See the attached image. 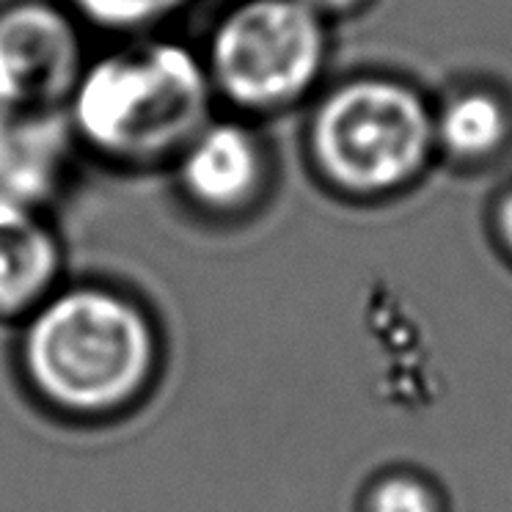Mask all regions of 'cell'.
I'll list each match as a JSON object with an SVG mask.
<instances>
[{
    "instance_id": "obj_4",
    "label": "cell",
    "mask_w": 512,
    "mask_h": 512,
    "mask_svg": "<svg viewBox=\"0 0 512 512\" xmlns=\"http://www.w3.org/2000/svg\"><path fill=\"white\" fill-rule=\"evenodd\" d=\"M215 100L237 116H279L309 102L331 58V23L303 0H237L201 50Z\"/></svg>"
},
{
    "instance_id": "obj_12",
    "label": "cell",
    "mask_w": 512,
    "mask_h": 512,
    "mask_svg": "<svg viewBox=\"0 0 512 512\" xmlns=\"http://www.w3.org/2000/svg\"><path fill=\"white\" fill-rule=\"evenodd\" d=\"M490 229H493V237H496L499 248L512 262V182H507L499 190V196L493 199V207H490Z\"/></svg>"
},
{
    "instance_id": "obj_10",
    "label": "cell",
    "mask_w": 512,
    "mask_h": 512,
    "mask_svg": "<svg viewBox=\"0 0 512 512\" xmlns=\"http://www.w3.org/2000/svg\"><path fill=\"white\" fill-rule=\"evenodd\" d=\"M361 512H444V496L419 471L391 468L369 482Z\"/></svg>"
},
{
    "instance_id": "obj_6",
    "label": "cell",
    "mask_w": 512,
    "mask_h": 512,
    "mask_svg": "<svg viewBox=\"0 0 512 512\" xmlns=\"http://www.w3.org/2000/svg\"><path fill=\"white\" fill-rule=\"evenodd\" d=\"M179 193L210 218H240L268 193L270 149L243 116H226L201 127L174 160Z\"/></svg>"
},
{
    "instance_id": "obj_5",
    "label": "cell",
    "mask_w": 512,
    "mask_h": 512,
    "mask_svg": "<svg viewBox=\"0 0 512 512\" xmlns=\"http://www.w3.org/2000/svg\"><path fill=\"white\" fill-rule=\"evenodd\" d=\"M86 64L80 20L67 3L0 6V108L64 111Z\"/></svg>"
},
{
    "instance_id": "obj_13",
    "label": "cell",
    "mask_w": 512,
    "mask_h": 512,
    "mask_svg": "<svg viewBox=\"0 0 512 512\" xmlns=\"http://www.w3.org/2000/svg\"><path fill=\"white\" fill-rule=\"evenodd\" d=\"M303 3H309L314 12L323 14L328 23H334L339 17H350V14L367 9L372 0H303Z\"/></svg>"
},
{
    "instance_id": "obj_3",
    "label": "cell",
    "mask_w": 512,
    "mask_h": 512,
    "mask_svg": "<svg viewBox=\"0 0 512 512\" xmlns=\"http://www.w3.org/2000/svg\"><path fill=\"white\" fill-rule=\"evenodd\" d=\"M303 146L314 177L339 199H397L438 160L433 102L394 75H353L314 94Z\"/></svg>"
},
{
    "instance_id": "obj_7",
    "label": "cell",
    "mask_w": 512,
    "mask_h": 512,
    "mask_svg": "<svg viewBox=\"0 0 512 512\" xmlns=\"http://www.w3.org/2000/svg\"><path fill=\"white\" fill-rule=\"evenodd\" d=\"M75 146L64 111L0 108V210L45 212L67 182Z\"/></svg>"
},
{
    "instance_id": "obj_8",
    "label": "cell",
    "mask_w": 512,
    "mask_h": 512,
    "mask_svg": "<svg viewBox=\"0 0 512 512\" xmlns=\"http://www.w3.org/2000/svg\"><path fill=\"white\" fill-rule=\"evenodd\" d=\"M64 248L45 212L0 210V320H25L58 290Z\"/></svg>"
},
{
    "instance_id": "obj_1",
    "label": "cell",
    "mask_w": 512,
    "mask_h": 512,
    "mask_svg": "<svg viewBox=\"0 0 512 512\" xmlns=\"http://www.w3.org/2000/svg\"><path fill=\"white\" fill-rule=\"evenodd\" d=\"M23 325L25 383L69 419L119 416L155 383L160 334L127 292L102 284L58 287Z\"/></svg>"
},
{
    "instance_id": "obj_9",
    "label": "cell",
    "mask_w": 512,
    "mask_h": 512,
    "mask_svg": "<svg viewBox=\"0 0 512 512\" xmlns=\"http://www.w3.org/2000/svg\"><path fill=\"white\" fill-rule=\"evenodd\" d=\"M438 157L457 168H485L510 152L512 102L496 86L466 83L433 105Z\"/></svg>"
},
{
    "instance_id": "obj_11",
    "label": "cell",
    "mask_w": 512,
    "mask_h": 512,
    "mask_svg": "<svg viewBox=\"0 0 512 512\" xmlns=\"http://www.w3.org/2000/svg\"><path fill=\"white\" fill-rule=\"evenodd\" d=\"M182 3L185 0H67L78 20L113 34L149 31L177 12Z\"/></svg>"
},
{
    "instance_id": "obj_2",
    "label": "cell",
    "mask_w": 512,
    "mask_h": 512,
    "mask_svg": "<svg viewBox=\"0 0 512 512\" xmlns=\"http://www.w3.org/2000/svg\"><path fill=\"white\" fill-rule=\"evenodd\" d=\"M210 75L199 50L138 36L91 58L69 97L78 146L127 168L174 163L212 119Z\"/></svg>"
}]
</instances>
